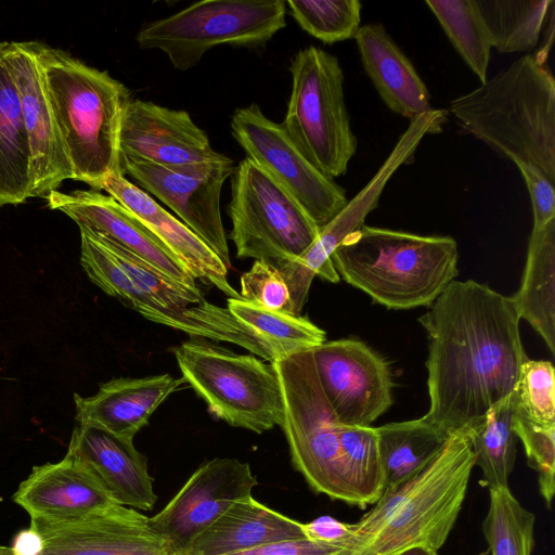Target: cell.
I'll return each instance as SVG.
<instances>
[{
  "mask_svg": "<svg viewBox=\"0 0 555 555\" xmlns=\"http://www.w3.org/2000/svg\"><path fill=\"white\" fill-rule=\"evenodd\" d=\"M511 297L489 285L452 281L418 318L428 337L429 410L442 431H464L516 388L528 359Z\"/></svg>",
  "mask_w": 555,
  "mask_h": 555,
  "instance_id": "1",
  "label": "cell"
},
{
  "mask_svg": "<svg viewBox=\"0 0 555 555\" xmlns=\"http://www.w3.org/2000/svg\"><path fill=\"white\" fill-rule=\"evenodd\" d=\"M461 129L512 160L530 195L533 228L555 219V79L526 54L450 102Z\"/></svg>",
  "mask_w": 555,
  "mask_h": 555,
  "instance_id": "2",
  "label": "cell"
},
{
  "mask_svg": "<svg viewBox=\"0 0 555 555\" xmlns=\"http://www.w3.org/2000/svg\"><path fill=\"white\" fill-rule=\"evenodd\" d=\"M474 466L467 436L452 433L424 469L401 486L385 490L353 524L348 555H398L418 545L438 551L461 512Z\"/></svg>",
  "mask_w": 555,
  "mask_h": 555,
  "instance_id": "3",
  "label": "cell"
},
{
  "mask_svg": "<svg viewBox=\"0 0 555 555\" xmlns=\"http://www.w3.org/2000/svg\"><path fill=\"white\" fill-rule=\"evenodd\" d=\"M35 50L73 180L100 191L108 177L122 173L119 135L130 92L106 70L62 50L36 41Z\"/></svg>",
  "mask_w": 555,
  "mask_h": 555,
  "instance_id": "4",
  "label": "cell"
},
{
  "mask_svg": "<svg viewBox=\"0 0 555 555\" xmlns=\"http://www.w3.org/2000/svg\"><path fill=\"white\" fill-rule=\"evenodd\" d=\"M338 276L387 309L429 307L459 274L451 236L362 225L331 256Z\"/></svg>",
  "mask_w": 555,
  "mask_h": 555,
  "instance_id": "5",
  "label": "cell"
},
{
  "mask_svg": "<svg viewBox=\"0 0 555 555\" xmlns=\"http://www.w3.org/2000/svg\"><path fill=\"white\" fill-rule=\"evenodd\" d=\"M289 72L292 92L282 122L285 131L322 173L332 179L344 176L358 143L338 59L311 46L293 56Z\"/></svg>",
  "mask_w": 555,
  "mask_h": 555,
  "instance_id": "6",
  "label": "cell"
},
{
  "mask_svg": "<svg viewBox=\"0 0 555 555\" xmlns=\"http://www.w3.org/2000/svg\"><path fill=\"white\" fill-rule=\"evenodd\" d=\"M271 364L281 385L284 414L280 426L294 467L314 492L354 505L343 466L340 423L322 390L311 350Z\"/></svg>",
  "mask_w": 555,
  "mask_h": 555,
  "instance_id": "7",
  "label": "cell"
},
{
  "mask_svg": "<svg viewBox=\"0 0 555 555\" xmlns=\"http://www.w3.org/2000/svg\"><path fill=\"white\" fill-rule=\"evenodd\" d=\"M172 352L182 378L216 417L256 434L281 425L284 404L272 364L198 340L184 341Z\"/></svg>",
  "mask_w": 555,
  "mask_h": 555,
  "instance_id": "8",
  "label": "cell"
},
{
  "mask_svg": "<svg viewBox=\"0 0 555 555\" xmlns=\"http://www.w3.org/2000/svg\"><path fill=\"white\" fill-rule=\"evenodd\" d=\"M283 0H206L145 25L140 49L164 52L172 66L188 70L221 44L256 49L285 27Z\"/></svg>",
  "mask_w": 555,
  "mask_h": 555,
  "instance_id": "9",
  "label": "cell"
},
{
  "mask_svg": "<svg viewBox=\"0 0 555 555\" xmlns=\"http://www.w3.org/2000/svg\"><path fill=\"white\" fill-rule=\"evenodd\" d=\"M231 177L228 215L236 257L270 263L299 258L320 231L306 210L247 157Z\"/></svg>",
  "mask_w": 555,
  "mask_h": 555,
  "instance_id": "10",
  "label": "cell"
},
{
  "mask_svg": "<svg viewBox=\"0 0 555 555\" xmlns=\"http://www.w3.org/2000/svg\"><path fill=\"white\" fill-rule=\"evenodd\" d=\"M231 132L246 157L293 196L319 228L347 205L345 189L315 168L283 125L269 119L256 103L235 109Z\"/></svg>",
  "mask_w": 555,
  "mask_h": 555,
  "instance_id": "11",
  "label": "cell"
},
{
  "mask_svg": "<svg viewBox=\"0 0 555 555\" xmlns=\"http://www.w3.org/2000/svg\"><path fill=\"white\" fill-rule=\"evenodd\" d=\"M122 173L149 195L168 206L223 262L231 268L227 236L220 214L223 183L232 176L233 160L186 166H160L120 158Z\"/></svg>",
  "mask_w": 555,
  "mask_h": 555,
  "instance_id": "12",
  "label": "cell"
},
{
  "mask_svg": "<svg viewBox=\"0 0 555 555\" xmlns=\"http://www.w3.org/2000/svg\"><path fill=\"white\" fill-rule=\"evenodd\" d=\"M311 353L322 390L340 424L367 427L392 405L389 364L363 341H324Z\"/></svg>",
  "mask_w": 555,
  "mask_h": 555,
  "instance_id": "13",
  "label": "cell"
},
{
  "mask_svg": "<svg viewBox=\"0 0 555 555\" xmlns=\"http://www.w3.org/2000/svg\"><path fill=\"white\" fill-rule=\"evenodd\" d=\"M257 483L248 463L215 457L201 465L160 512L149 517L150 525L175 555H181L233 503L251 495Z\"/></svg>",
  "mask_w": 555,
  "mask_h": 555,
  "instance_id": "14",
  "label": "cell"
},
{
  "mask_svg": "<svg viewBox=\"0 0 555 555\" xmlns=\"http://www.w3.org/2000/svg\"><path fill=\"white\" fill-rule=\"evenodd\" d=\"M0 57L15 82L28 135L34 179L33 196H47L67 179L72 166L65 154L35 41L0 42Z\"/></svg>",
  "mask_w": 555,
  "mask_h": 555,
  "instance_id": "15",
  "label": "cell"
},
{
  "mask_svg": "<svg viewBox=\"0 0 555 555\" xmlns=\"http://www.w3.org/2000/svg\"><path fill=\"white\" fill-rule=\"evenodd\" d=\"M29 529L39 538L37 555H175L147 516L119 504L69 521L30 520Z\"/></svg>",
  "mask_w": 555,
  "mask_h": 555,
  "instance_id": "16",
  "label": "cell"
},
{
  "mask_svg": "<svg viewBox=\"0 0 555 555\" xmlns=\"http://www.w3.org/2000/svg\"><path fill=\"white\" fill-rule=\"evenodd\" d=\"M120 158L160 166L215 163L227 156L215 151L188 112L130 99L119 135Z\"/></svg>",
  "mask_w": 555,
  "mask_h": 555,
  "instance_id": "17",
  "label": "cell"
},
{
  "mask_svg": "<svg viewBox=\"0 0 555 555\" xmlns=\"http://www.w3.org/2000/svg\"><path fill=\"white\" fill-rule=\"evenodd\" d=\"M48 206L73 219L79 229L101 235L140 257L164 274L199 289L184 263L132 212L95 190L60 191L47 195Z\"/></svg>",
  "mask_w": 555,
  "mask_h": 555,
  "instance_id": "18",
  "label": "cell"
},
{
  "mask_svg": "<svg viewBox=\"0 0 555 555\" xmlns=\"http://www.w3.org/2000/svg\"><path fill=\"white\" fill-rule=\"evenodd\" d=\"M12 499L30 520L47 522L82 518L117 504L94 473L69 454L33 467Z\"/></svg>",
  "mask_w": 555,
  "mask_h": 555,
  "instance_id": "19",
  "label": "cell"
},
{
  "mask_svg": "<svg viewBox=\"0 0 555 555\" xmlns=\"http://www.w3.org/2000/svg\"><path fill=\"white\" fill-rule=\"evenodd\" d=\"M66 454L85 463L117 504L142 511L153 508V479L146 457L135 449L133 439L77 424Z\"/></svg>",
  "mask_w": 555,
  "mask_h": 555,
  "instance_id": "20",
  "label": "cell"
},
{
  "mask_svg": "<svg viewBox=\"0 0 555 555\" xmlns=\"http://www.w3.org/2000/svg\"><path fill=\"white\" fill-rule=\"evenodd\" d=\"M109 196L132 212L188 268L194 279L209 282L229 298L241 295L229 283L228 268L181 220L158 205L122 173L108 177L102 185Z\"/></svg>",
  "mask_w": 555,
  "mask_h": 555,
  "instance_id": "21",
  "label": "cell"
},
{
  "mask_svg": "<svg viewBox=\"0 0 555 555\" xmlns=\"http://www.w3.org/2000/svg\"><path fill=\"white\" fill-rule=\"evenodd\" d=\"M184 383L182 377L169 374L114 378L91 397L75 393L76 422L133 439L164 400Z\"/></svg>",
  "mask_w": 555,
  "mask_h": 555,
  "instance_id": "22",
  "label": "cell"
},
{
  "mask_svg": "<svg viewBox=\"0 0 555 555\" xmlns=\"http://www.w3.org/2000/svg\"><path fill=\"white\" fill-rule=\"evenodd\" d=\"M353 39L364 72L390 111L411 120L434 109L425 82L382 24L360 26Z\"/></svg>",
  "mask_w": 555,
  "mask_h": 555,
  "instance_id": "23",
  "label": "cell"
},
{
  "mask_svg": "<svg viewBox=\"0 0 555 555\" xmlns=\"http://www.w3.org/2000/svg\"><path fill=\"white\" fill-rule=\"evenodd\" d=\"M304 538L302 522L249 495L233 503L195 535L181 555H230L273 542Z\"/></svg>",
  "mask_w": 555,
  "mask_h": 555,
  "instance_id": "24",
  "label": "cell"
},
{
  "mask_svg": "<svg viewBox=\"0 0 555 555\" xmlns=\"http://www.w3.org/2000/svg\"><path fill=\"white\" fill-rule=\"evenodd\" d=\"M527 321L555 352V219L532 228L521 284L511 297Z\"/></svg>",
  "mask_w": 555,
  "mask_h": 555,
  "instance_id": "25",
  "label": "cell"
},
{
  "mask_svg": "<svg viewBox=\"0 0 555 555\" xmlns=\"http://www.w3.org/2000/svg\"><path fill=\"white\" fill-rule=\"evenodd\" d=\"M34 179L28 135L12 75L0 57V207L33 196Z\"/></svg>",
  "mask_w": 555,
  "mask_h": 555,
  "instance_id": "26",
  "label": "cell"
},
{
  "mask_svg": "<svg viewBox=\"0 0 555 555\" xmlns=\"http://www.w3.org/2000/svg\"><path fill=\"white\" fill-rule=\"evenodd\" d=\"M375 430L384 491L401 486L424 469L440 453L450 436L425 416L388 423Z\"/></svg>",
  "mask_w": 555,
  "mask_h": 555,
  "instance_id": "27",
  "label": "cell"
},
{
  "mask_svg": "<svg viewBox=\"0 0 555 555\" xmlns=\"http://www.w3.org/2000/svg\"><path fill=\"white\" fill-rule=\"evenodd\" d=\"M518 406L516 388L489 409L477 423L464 430L481 469V485L488 489L508 487L516 459L517 436L513 420Z\"/></svg>",
  "mask_w": 555,
  "mask_h": 555,
  "instance_id": "28",
  "label": "cell"
},
{
  "mask_svg": "<svg viewBox=\"0 0 555 555\" xmlns=\"http://www.w3.org/2000/svg\"><path fill=\"white\" fill-rule=\"evenodd\" d=\"M553 0H475L491 46L500 53L531 51Z\"/></svg>",
  "mask_w": 555,
  "mask_h": 555,
  "instance_id": "29",
  "label": "cell"
},
{
  "mask_svg": "<svg viewBox=\"0 0 555 555\" xmlns=\"http://www.w3.org/2000/svg\"><path fill=\"white\" fill-rule=\"evenodd\" d=\"M229 311L273 351L276 359L311 350L325 341V332L306 318L271 311L244 299L229 298Z\"/></svg>",
  "mask_w": 555,
  "mask_h": 555,
  "instance_id": "30",
  "label": "cell"
},
{
  "mask_svg": "<svg viewBox=\"0 0 555 555\" xmlns=\"http://www.w3.org/2000/svg\"><path fill=\"white\" fill-rule=\"evenodd\" d=\"M448 39L470 70L486 82L491 40L475 0H427Z\"/></svg>",
  "mask_w": 555,
  "mask_h": 555,
  "instance_id": "31",
  "label": "cell"
},
{
  "mask_svg": "<svg viewBox=\"0 0 555 555\" xmlns=\"http://www.w3.org/2000/svg\"><path fill=\"white\" fill-rule=\"evenodd\" d=\"M339 443L345 477L354 506L374 504L384 491V474L374 427L340 424Z\"/></svg>",
  "mask_w": 555,
  "mask_h": 555,
  "instance_id": "32",
  "label": "cell"
},
{
  "mask_svg": "<svg viewBox=\"0 0 555 555\" xmlns=\"http://www.w3.org/2000/svg\"><path fill=\"white\" fill-rule=\"evenodd\" d=\"M535 515L508 487L489 489V508L481 530L491 555H532Z\"/></svg>",
  "mask_w": 555,
  "mask_h": 555,
  "instance_id": "33",
  "label": "cell"
},
{
  "mask_svg": "<svg viewBox=\"0 0 555 555\" xmlns=\"http://www.w3.org/2000/svg\"><path fill=\"white\" fill-rule=\"evenodd\" d=\"M92 234L114 256L133 286L150 299L135 310L145 319L159 308H182L205 301L199 289L184 286L118 244Z\"/></svg>",
  "mask_w": 555,
  "mask_h": 555,
  "instance_id": "34",
  "label": "cell"
},
{
  "mask_svg": "<svg viewBox=\"0 0 555 555\" xmlns=\"http://www.w3.org/2000/svg\"><path fill=\"white\" fill-rule=\"evenodd\" d=\"M286 4L296 23L324 43L353 39L360 28L358 0H288Z\"/></svg>",
  "mask_w": 555,
  "mask_h": 555,
  "instance_id": "35",
  "label": "cell"
},
{
  "mask_svg": "<svg viewBox=\"0 0 555 555\" xmlns=\"http://www.w3.org/2000/svg\"><path fill=\"white\" fill-rule=\"evenodd\" d=\"M513 429L522 442L528 465L538 474L540 494L550 508L555 493V424L535 421L517 406Z\"/></svg>",
  "mask_w": 555,
  "mask_h": 555,
  "instance_id": "36",
  "label": "cell"
},
{
  "mask_svg": "<svg viewBox=\"0 0 555 555\" xmlns=\"http://www.w3.org/2000/svg\"><path fill=\"white\" fill-rule=\"evenodd\" d=\"M518 406L529 417L555 424V375L550 361L527 359L516 385Z\"/></svg>",
  "mask_w": 555,
  "mask_h": 555,
  "instance_id": "37",
  "label": "cell"
},
{
  "mask_svg": "<svg viewBox=\"0 0 555 555\" xmlns=\"http://www.w3.org/2000/svg\"><path fill=\"white\" fill-rule=\"evenodd\" d=\"M241 298L261 308L293 314L287 285L276 267L264 260H255L241 275Z\"/></svg>",
  "mask_w": 555,
  "mask_h": 555,
  "instance_id": "38",
  "label": "cell"
},
{
  "mask_svg": "<svg viewBox=\"0 0 555 555\" xmlns=\"http://www.w3.org/2000/svg\"><path fill=\"white\" fill-rule=\"evenodd\" d=\"M349 551L336 545L314 542L307 538L264 544L230 555H348Z\"/></svg>",
  "mask_w": 555,
  "mask_h": 555,
  "instance_id": "39",
  "label": "cell"
},
{
  "mask_svg": "<svg viewBox=\"0 0 555 555\" xmlns=\"http://www.w3.org/2000/svg\"><path fill=\"white\" fill-rule=\"evenodd\" d=\"M305 537L314 542L336 545L351 551L353 542V524L343 522L331 516H321L302 524Z\"/></svg>",
  "mask_w": 555,
  "mask_h": 555,
  "instance_id": "40",
  "label": "cell"
},
{
  "mask_svg": "<svg viewBox=\"0 0 555 555\" xmlns=\"http://www.w3.org/2000/svg\"><path fill=\"white\" fill-rule=\"evenodd\" d=\"M398 555H438L437 550H434L431 547L418 545L414 547H410Z\"/></svg>",
  "mask_w": 555,
  "mask_h": 555,
  "instance_id": "41",
  "label": "cell"
}]
</instances>
